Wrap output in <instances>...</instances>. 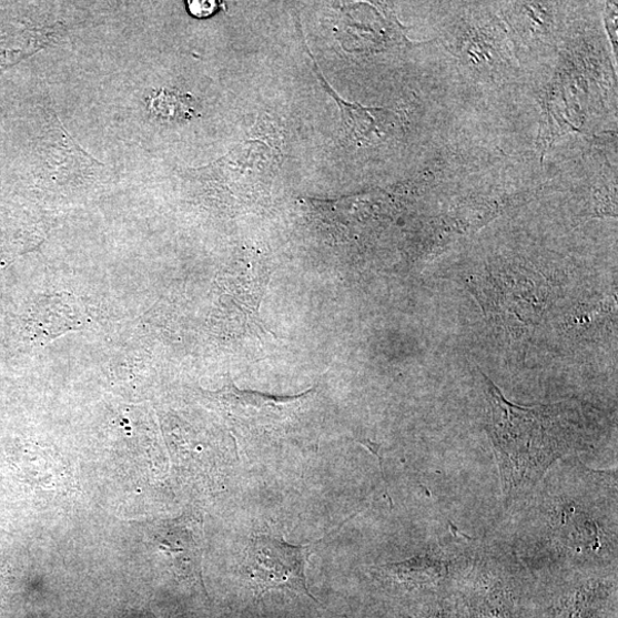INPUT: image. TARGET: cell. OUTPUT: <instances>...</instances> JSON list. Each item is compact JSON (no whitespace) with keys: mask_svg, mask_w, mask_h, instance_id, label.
<instances>
[{"mask_svg":"<svg viewBox=\"0 0 618 618\" xmlns=\"http://www.w3.org/2000/svg\"><path fill=\"white\" fill-rule=\"evenodd\" d=\"M159 550L171 560L178 576H201L202 529L192 518H180L160 524L153 533Z\"/></svg>","mask_w":618,"mask_h":618,"instance_id":"277c9868","label":"cell"},{"mask_svg":"<svg viewBox=\"0 0 618 618\" xmlns=\"http://www.w3.org/2000/svg\"><path fill=\"white\" fill-rule=\"evenodd\" d=\"M188 9L193 17L205 19L212 17L220 9V3L213 2V0H191L188 2Z\"/></svg>","mask_w":618,"mask_h":618,"instance_id":"ba28073f","label":"cell"},{"mask_svg":"<svg viewBox=\"0 0 618 618\" xmlns=\"http://www.w3.org/2000/svg\"><path fill=\"white\" fill-rule=\"evenodd\" d=\"M38 308L39 311L38 314H36V318L39 320V325H47L43 330V333L47 330L43 338H48L49 341H52L53 337L68 331L77 330L81 325L82 317H80V312L71 311V308H74V304H72L70 297L65 300L60 296L50 297L47 304L41 303Z\"/></svg>","mask_w":618,"mask_h":618,"instance_id":"52a82bcc","label":"cell"},{"mask_svg":"<svg viewBox=\"0 0 618 618\" xmlns=\"http://www.w3.org/2000/svg\"><path fill=\"white\" fill-rule=\"evenodd\" d=\"M148 104L153 118L165 124L184 123L199 116L195 99L176 90H158L148 99Z\"/></svg>","mask_w":618,"mask_h":618,"instance_id":"8992f818","label":"cell"},{"mask_svg":"<svg viewBox=\"0 0 618 618\" xmlns=\"http://www.w3.org/2000/svg\"><path fill=\"white\" fill-rule=\"evenodd\" d=\"M52 118L45 140L43 179L57 186H80L95 180L104 165L81 149L55 114Z\"/></svg>","mask_w":618,"mask_h":618,"instance_id":"3957f363","label":"cell"},{"mask_svg":"<svg viewBox=\"0 0 618 618\" xmlns=\"http://www.w3.org/2000/svg\"><path fill=\"white\" fill-rule=\"evenodd\" d=\"M316 75L324 90L334 95L335 100L341 104L346 132L351 139L355 142H363L382 135L384 131L382 123L384 124L387 116L392 115L391 113L386 112L385 109L365 108L359 104L345 102L336 94L332 87L324 81L320 72H316Z\"/></svg>","mask_w":618,"mask_h":618,"instance_id":"5b68a950","label":"cell"},{"mask_svg":"<svg viewBox=\"0 0 618 618\" xmlns=\"http://www.w3.org/2000/svg\"><path fill=\"white\" fill-rule=\"evenodd\" d=\"M488 430L504 490L516 497L539 482L544 472L574 443V429L563 405L525 408L507 402L487 377Z\"/></svg>","mask_w":618,"mask_h":618,"instance_id":"6da1fadb","label":"cell"},{"mask_svg":"<svg viewBox=\"0 0 618 618\" xmlns=\"http://www.w3.org/2000/svg\"><path fill=\"white\" fill-rule=\"evenodd\" d=\"M311 547H296L278 538L254 537L247 549L245 573L259 594L288 590L317 600L311 595L305 567Z\"/></svg>","mask_w":618,"mask_h":618,"instance_id":"7a4b0ae2","label":"cell"}]
</instances>
